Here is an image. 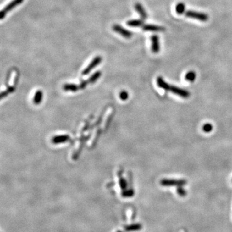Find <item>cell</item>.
Returning a JSON list of instances; mask_svg holds the SVG:
<instances>
[{
	"label": "cell",
	"instance_id": "6da1fadb",
	"mask_svg": "<svg viewBox=\"0 0 232 232\" xmlns=\"http://www.w3.org/2000/svg\"><path fill=\"white\" fill-rule=\"evenodd\" d=\"M157 85L160 88L166 90V91L171 92L173 94H176V95H177L180 97H182L183 98H188L190 96V94L188 91V90H185V89H182V88H179L177 86H174V85H171L168 84L166 81H164L163 80V79L162 78V77L159 76V77H157Z\"/></svg>",
	"mask_w": 232,
	"mask_h": 232
},
{
	"label": "cell",
	"instance_id": "7a4b0ae2",
	"mask_svg": "<svg viewBox=\"0 0 232 232\" xmlns=\"http://www.w3.org/2000/svg\"><path fill=\"white\" fill-rule=\"evenodd\" d=\"M163 186H183L187 184L185 179H163L160 181Z\"/></svg>",
	"mask_w": 232,
	"mask_h": 232
},
{
	"label": "cell",
	"instance_id": "3957f363",
	"mask_svg": "<svg viewBox=\"0 0 232 232\" xmlns=\"http://www.w3.org/2000/svg\"><path fill=\"white\" fill-rule=\"evenodd\" d=\"M185 15L188 18L198 19L202 22L207 21L209 18L208 15L207 14H205V13H203V12L193 11V10L186 11L185 13Z\"/></svg>",
	"mask_w": 232,
	"mask_h": 232
},
{
	"label": "cell",
	"instance_id": "277c9868",
	"mask_svg": "<svg viewBox=\"0 0 232 232\" xmlns=\"http://www.w3.org/2000/svg\"><path fill=\"white\" fill-rule=\"evenodd\" d=\"M112 29L114 32H115L118 34H119L124 38L129 39V38L132 37V33L130 31H129L128 30L123 28L119 25H117V24L113 25L112 26Z\"/></svg>",
	"mask_w": 232,
	"mask_h": 232
},
{
	"label": "cell",
	"instance_id": "5b68a950",
	"mask_svg": "<svg viewBox=\"0 0 232 232\" xmlns=\"http://www.w3.org/2000/svg\"><path fill=\"white\" fill-rule=\"evenodd\" d=\"M113 112H114V108L112 107L108 108L107 110L106 111L104 115V117H103V119H102V122L101 123V126L102 128L106 129L108 127L111 121L112 116H113Z\"/></svg>",
	"mask_w": 232,
	"mask_h": 232
},
{
	"label": "cell",
	"instance_id": "8992f818",
	"mask_svg": "<svg viewBox=\"0 0 232 232\" xmlns=\"http://www.w3.org/2000/svg\"><path fill=\"white\" fill-rule=\"evenodd\" d=\"M23 2V0H13V1L9 3L1 12V14H0V16H1V19H3L5 17V15L8 12L10 11L12 9H13L18 5L21 4Z\"/></svg>",
	"mask_w": 232,
	"mask_h": 232
},
{
	"label": "cell",
	"instance_id": "52a82bcc",
	"mask_svg": "<svg viewBox=\"0 0 232 232\" xmlns=\"http://www.w3.org/2000/svg\"><path fill=\"white\" fill-rule=\"evenodd\" d=\"M143 29L145 31L147 32H164L166 29L163 26H159L156 25L152 24H146L144 25L143 27Z\"/></svg>",
	"mask_w": 232,
	"mask_h": 232
},
{
	"label": "cell",
	"instance_id": "ba28073f",
	"mask_svg": "<svg viewBox=\"0 0 232 232\" xmlns=\"http://www.w3.org/2000/svg\"><path fill=\"white\" fill-rule=\"evenodd\" d=\"M102 59L101 58V56H97L84 69V70L82 72L83 75H86L88 74L90 71H91L93 69H94L97 65L101 63Z\"/></svg>",
	"mask_w": 232,
	"mask_h": 232
},
{
	"label": "cell",
	"instance_id": "9c48e42d",
	"mask_svg": "<svg viewBox=\"0 0 232 232\" xmlns=\"http://www.w3.org/2000/svg\"><path fill=\"white\" fill-rule=\"evenodd\" d=\"M152 41V51L154 54H157L160 49V43H159V38L157 35H153L151 37Z\"/></svg>",
	"mask_w": 232,
	"mask_h": 232
},
{
	"label": "cell",
	"instance_id": "30bf717a",
	"mask_svg": "<svg viewBox=\"0 0 232 232\" xmlns=\"http://www.w3.org/2000/svg\"><path fill=\"white\" fill-rule=\"evenodd\" d=\"M135 8L136 11L139 14L141 19L145 20L147 18V17H148L147 13H146L145 9L144 8L143 6L140 3H136L135 4Z\"/></svg>",
	"mask_w": 232,
	"mask_h": 232
},
{
	"label": "cell",
	"instance_id": "8fae6325",
	"mask_svg": "<svg viewBox=\"0 0 232 232\" xmlns=\"http://www.w3.org/2000/svg\"><path fill=\"white\" fill-rule=\"evenodd\" d=\"M18 80V72H13L10 77V79L8 81V85L10 86V88L13 89L15 85L17 83Z\"/></svg>",
	"mask_w": 232,
	"mask_h": 232
},
{
	"label": "cell",
	"instance_id": "7c38bea8",
	"mask_svg": "<svg viewBox=\"0 0 232 232\" xmlns=\"http://www.w3.org/2000/svg\"><path fill=\"white\" fill-rule=\"evenodd\" d=\"M128 26L130 27H143V19H131L126 22Z\"/></svg>",
	"mask_w": 232,
	"mask_h": 232
},
{
	"label": "cell",
	"instance_id": "4fadbf2b",
	"mask_svg": "<svg viewBox=\"0 0 232 232\" xmlns=\"http://www.w3.org/2000/svg\"><path fill=\"white\" fill-rule=\"evenodd\" d=\"M70 139V137L67 135H59L56 136L52 139L53 143H64Z\"/></svg>",
	"mask_w": 232,
	"mask_h": 232
},
{
	"label": "cell",
	"instance_id": "5bb4252c",
	"mask_svg": "<svg viewBox=\"0 0 232 232\" xmlns=\"http://www.w3.org/2000/svg\"><path fill=\"white\" fill-rule=\"evenodd\" d=\"M186 6L185 4L183 2H179L177 4L175 7V11L178 14H183L185 12Z\"/></svg>",
	"mask_w": 232,
	"mask_h": 232
},
{
	"label": "cell",
	"instance_id": "9a60e30c",
	"mask_svg": "<svg viewBox=\"0 0 232 232\" xmlns=\"http://www.w3.org/2000/svg\"><path fill=\"white\" fill-rule=\"evenodd\" d=\"M81 146H82V143L81 142H77L76 145L75 146L74 150H73V152H72V157L73 158H75L77 157V156H78V154L80 153L81 149Z\"/></svg>",
	"mask_w": 232,
	"mask_h": 232
},
{
	"label": "cell",
	"instance_id": "2e32d148",
	"mask_svg": "<svg viewBox=\"0 0 232 232\" xmlns=\"http://www.w3.org/2000/svg\"><path fill=\"white\" fill-rule=\"evenodd\" d=\"M196 75V73L194 71H189L185 75V80L190 82H193V81H195Z\"/></svg>",
	"mask_w": 232,
	"mask_h": 232
},
{
	"label": "cell",
	"instance_id": "e0dca14e",
	"mask_svg": "<svg viewBox=\"0 0 232 232\" xmlns=\"http://www.w3.org/2000/svg\"><path fill=\"white\" fill-rule=\"evenodd\" d=\"M98 134H99V131L97 132V130L95 131L94 134H93V135L90 137V139L88 142V146L90 147H92L94 145V144L96 143V142L97 141V137H98Z\"/></svg>",
	"mask_w": 232,
	"mask_h": 232
},
{
	"label": "cell",
	"instance_id": "ac0fdd59",
	"mask_svg": "<svg viewBox=\"0 0 232 232\" xmlns=\"http://www.w3.org/2000/svg\"><path fill=\"white\" fill-rule=\"evenodd\" d=\"M42 92L41 91H37V92H36V94L34 96V101L35 102V104H39L41 102V101L42 100Z\"/></svg>",
	"mask_w": 232,
	"mask_h": 232
},
{
	"label": "cell",
	"instance_id": "d6986e66",
	"mask_svg": "<svg viewBox=\"0 0 232 232\" xmlns=\"http://www.w3.org/2000/svg\"><path fill=\"white\" fill-rule=\"evenodd\" d=\"M202 130L204 132L209 133L212 131L213 130V126L210 123H206L202 126Z\"/></svg>",
	"mask_w": 232,
	"mask_h": 232
},
{
	"label": "cell",
	"instance_id": "ffe728a7",
	"mask_svg": "<svg viewBox=\"0 0 232 232\" xmlns=\"http://www.w3.org/2000/svg\"><path fill=\"white\" fill-rule=\"evenodd\" d=\"M177 193H178V195L181 196V197H185L186 194L187 192L183 188V186H179L177 188Z\"/></svg>",
	"mask_w": 232,
	"mask_h": 232
},
{
	"label": "cell",
	"instance_id": "44dd1931",
	"mask_svg": "<svg viewBox=\"0 0 232 232\" xmlns=\"http://www.w3.org/2000/svg\"><path fill=\"white\" fill-rule=\"evenodd\" d=\"M64 89L68 91H76L77 90H78V88L74 85H64Z\"/></svg>",
	"mask_w": 232,
	"mask_h": 232
},
{
	"label": "cell",
	"instance_id": "7402d4cb",
	"mask_svg": "<svg viewBox=\"0 0 232 232\" xmlns=\"http://www.w3.org/2000/svg\"><path fill=\"white\" fill-rule=\"evenodd\" d=\"M128 97V94L126 92L124 91V92H122L121 94H120V98L122 100H126Z\"/></svg>",
	"mask_w": 232,
	"mask_h": 232
}]
</instances>
